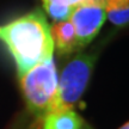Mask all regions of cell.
I'll use <instances>...</instances> for the list:
<instances>
[{"label": "cell", "mask_w": 129, "mask_h": 129, "mask_svg": "<svg viewBox=\"0 0 129 129\" xmlns=\"http://www.w3.org/2000/svg\"><path fill=\"white\" fill-rule=\"evenodd\" d=\"M0 40L13 57L19 77L51 59L55 50L50 26L40 9L0 26Z\"/></svg>", "instance_id": "obj_1"}, {"label": "cell", "mask_w": 129, "mask_h": 129, "mask_svg": "<svg viewBox=\"0 0 129 129\" xmlns=\"http://www.w3.org/2000/svg\"><path fill=\"white\" fill-rule=\"evenodd\" d=\"M19 78L26 105L34 115L42 120L55 110L59 77L53 57L35 64Z\"/></svg>", "instance_id": "obj_2"}, {"label": "cell", "mask_w": 129, "mask_h": 129, "mask_svg": "<svg viewBox=\"0 0 129 129\" xmlns=\"http://www.w3.org/2000/svg\"><path fill=\"white\" fill-rule=\"evenodd\" d=\"M94 63V55L79 54L64 66L59 79L57 102L54 111L73 109L87 87Z\"/></svg>", "instance_id": "obj_3"}, {"label": "cell", "mask_w": 129, "mask_h": 129, "mask_svg": "<svg viewBox=\"0 0 129 129\" xmlns=\"http://www.w3.org/2000/svg\"><path fill=\"white\" fill-rule=\"evenodd\" d=\"M68 20L72 23L80 48L87 46L98 35L106 20L105 10L102 6L90 1L75 6Z\"/></svg>", "instance_id": "obj_4"}, {"label": "cell", "mask_w": 129, "mask_h": 129, "mask_svg": "<svg viewBox=\"0 0 129 129\" xmlns=\"http://www.w3.org/2000/svg\"><path fill=\"white\" fill-rule=\"evenodd\" d=\"M50 34L54 49H56L60 55H68L80 48L73 25L68 19L55 22L50 28Z\"/></svg>", "instance_id": "obj_5"}, {"label": "cell", "mask_w": 129, "mask_h": 129, "mask_svg": "<svg viewBox=\"0 0 129 129\" xmlns=\"http://www.w3.org/2000/svg\"><path fill=\"white\" fill-rule=\"evenodd\" d=\"M84 120L73 109L51 111L42 118V129H83Z\"/></svg>", "instance_id": "obj_6"}, {"label": "cell", "mask_w": 129, "mask_h": 129, "mask_svg": "<svg viewBox=\"0 0 129 129\" xmlns=\"http://www.w3.org/2000/svg\"><path fill=\"white\" fill-rule=\"evenodd\" d=\"M102 6L106 18L116 26H124L129 22V0H85Z\"/></svg>", "instance_id": "obj_7"}, {"label": "cell", "mask_w": 129, "mask_h": 129, "mask_svg": "<svg viewBox=\"0 0 129 129\" xmlns=\"http://www.w3.org/2000/svg\"><path fill=\"white\" fill-rule=\"evenodd\" d=\"M85 0H42L43 7L48 5H60V6H67L71 9H74L75 6L83 4Z\"/></svg>", "instance_id": "obj_8"}, {"label": "cell", "mask_w": 129, "mask_h": 129, "mask_svg": "<svg viewBox=\"0 0 129 129\" xmlns=\"http://www.w3.org/2000/svg\"><path fill=\"white\" fill-rule=\"evenodd\" d=\"M120 129H129V124H128V123H125V124H123Z\"/></svg>", "instance_id": "obj_9"}]
</instances>
